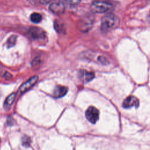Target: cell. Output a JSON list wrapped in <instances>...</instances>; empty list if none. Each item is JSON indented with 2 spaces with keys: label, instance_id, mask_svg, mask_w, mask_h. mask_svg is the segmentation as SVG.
Wrapping results in <instances>:
<instances>
[{
  "label": "cell",
  "instance_id": "6da1fadb",
  "mask_svg": "<svg viewBox=\"0 0 150 150\" xmlns=\"http://www.w3.org/2000/svg\"><path fill=\"white\" fill-rule=\"evenodd\" d=\"M119 23L118 18L113 13H108L102 19L101 29L103 32L108 31L118 26Z\"/></svg>",
  "mask_w": 150,
  "mask_h": 150
},
{
  "label": "cell",
  "instance_id": "7a4b0ae2",
  "mask_svg": "<svg viewBox=\"0 0 150 150\" xmlns=\"http://www.w3.org/2000/svg\"><path fill=\"white\" fill-rule=\"evenodd\" d=\"M112 8V5L111 3L105 2V1H94L90 6V9L92 12L94 13H104L110 10Z\"/></svg>",
  "mask_w": 150,
  "mask_h": 150
},
{
  "label": "cell",
  "instance_id": "3957f363",
  "mask_svg": "<svg viewBox=\"0 0 150 150\" xmlns=\"http://www.w3.org/2000/svg\"><path fill=\"white\" fill-rule=\"evenodd\" d=\"M98 110L94 106H90L86 111V118L92 124H95L99 119Z\"/></svg>",
  "mask_w": 150,
  "mask_h": 150
},
{
  "label": "cell",
  "instance_id": "277c9868",
  "mask_svg": "<svg viewBox=\"0 0 150 150\" xmlns=\"http://www.w3.org/2000/svg\"><path fill=\"white\" fill-rule=\"evenodd\" d=\"M29 32L31 38L35 40H42L46 38L45 32L39 28L33 27L30 29Z\"/></svg>",
  "mask_w": 150,
  "mask_h": 150
},
{
  "label": "cell",
  "instance_id": "5b68a950",
  "mask_svg": "<svg viewBox=\"0 0 150 150\" xmlns=\"http://www.w3.org/2000/svg\"><path fill=\"white\" fill-rule=\"evenodd\" d=\"M38 76H34L30 78L28 81H26L25 83H23L22 86L19 87V91L21 94H22L25 93V91L29 90L31 87H32L38 81Z\"/></svg>",
  "mask_w": 150,
  "mask_h": 150
},
{
  "label": "cell",
  "instance_id": "8992f818",
  "mask_svg": "<svg viewBox=\"0 0 150 150\" xmlns=\"http://www.w3.org/2000/svg\"><path fill=\"white\" fill-rule=\"evenodd\" d=\"M139 102L138 98L134 96H129L126 97L122 102V107L125 108H129L132 107H138Z\"/></svg>",
  "mask_w": 150,
  "mask_h": 150
},
{
  "label": "cell",
  "instance_id": "52a82bcc",
  "mask_svg": "<svg viewBox=\"0 0 150 150\" xmlns=\"http://www.w3.org/2000/svg\"><path fill=\"white\" fill-rule=\"evenodd\" d=\"M49 9L52 12L57 15H60L64 12L65 6L63 2H53L50 4Z\"/></svg>",
  "mask_w": 150,
  "mask_h": 150
},
{
  "label": "cell",
  "instance_id": "ba28073f",
  "mask_svg": "<svg viewBox=\"0 0 150 150\" xmlns=\"http://www.w3.org/2000/svg\"><path fill=\"white\" fill-rule=\"evenodd\" d=\"M67 91H68L67 87L63 86L58 85L54 89L53 93V96L56 98L62 97L66 94Z\"/></svg>",
  "mask_w": 150,
  "mask_h": 150
},
{
  "label": "cell",
  "instance_id": "9c48e42d",
  "mask_svg": "<svg viewBox=\"0 0 150 150\" xmlns=\"http://www.w3.org/2000/svg\"><path fill=\"white\" fill-rule=\"evenodd\" d=\"M92 26V20L88 18H85L79 23V28L81 31H87Z\"/></svg>",
  "mask_w": 150,
  "mask_h": 150
},
{
  "label": "cell",
  "instance_id": "30bf717a",
  "mask_svg": "<svg viewBox=\"0 0 150 150\" xmlns=\"http://www.w3.org/2000/svg\"><path fill=\"white\" fill-rule=\"evenodd\" d=\"M16 97V94L15 93H11L10 95H9L5 99L4 104V107L5 109H8L13 104L15 98Z\"/></svg>",
  "mask_w": 150,
  "mask_h": 150
},
{
  "label": "cell",
  "instance_id": "8fae6325",
  "mask_svg": "<svg viewBox=\"0 0 150 150\" xmlns=\"http://www.w3.org/2000/svg\"><path fill=\"white\" fill-rule=\"evenodd\" d=\"M81 79L86 82L91 81L94 77V73L93 72H88L86 71H83L81 74Z\"/></svg>",
  "mask_w": 150,
  "mask_h": 150
},
{
  "label": "cell",
  "instance_id": "7c38bea8",
  "mask_svg": "<svg viewBox=\"0 0 150 150\" xmlns=\"http://www.w3.org/2000/svg\"><path fill=\"white\" fill-rule=\"evenodd\" d=\"M30 18V20L32 22L35 23H39L42 21V16L40 13H37V12H35V13H33L31 14Z\"/></svg>",
  "mask_w": 150,
  "mask_h": 150
},
{
  "label": "cell",
  "instance_id": "4fadbf2b",
  "mask_svg": "<svg viewBox=\"0 0 150 150\" xmlns=\"http://www.w3.org/2000/svg\"><path fill=\"white\" fill-rule=\"evenodd\" d=\"M16 39H17V36L16 35H12L11 36L9 39L7 40L6 42V46L8 48H10L11 47H13L16 42Z\"/></svg>",
  "mask_w": 150,
  "mask_h": 150
},
{
  "label": "cell",
  "instance_id": "5bb4252c",
  "mask_svg": "<svg viewBox=\"0 0 150 150\" xmlns=\"http://www.w3.org/2000/svg\"><path fill=\"white\" fill-rule=\"evenodd\" d=\"M54 28L57 32H62L63 30V26L59 21H55L54 22Z\"/></svg>",
  "mask_w": 150,
  "mask_h": 150
},
{
  "label": "cell",
  "instance_id": "9a60e30c",
  "mask_svg": "<svg viewBox=\"0 0 150 150\" xmlns=\"http://www.w3.org/2000/svg\"><path fill=\"white\" fill-rule=\"evenodd\" d=\"M64 2L66 4L70 5H77L80 4L81 0H63Z\"/></svg>",
  "mask_w": 150,
  "mask_h": 150
},
{
  "label": "cell",
  "instance_id": "2e32d148",
  "mask_svg": "<svg viewBox=\"0 0 150 150\" xmlns=\"http://www.w3.org/2000/svg\"><path fill=\"white\" fill-rule=\"evenodd\" d=\"M28 142L30 143V139L26 137L25 139H23V145H24V146H26L27 145H28Z\"/></svg>",
  "mask_w": 150,
  "mask_h": 150
},
{
  "label": "cell",
  "instance_id": "e0dca14e",
  "mask_svg": "<svg viewBox=\"0 0 150 150\" xmlns=\"http://www.w3.org/2000/svg\"><path fill=\"white\" fill-rule=\"evenodd\" d=\"M38 2L42 4H47L50 2L51 0H38Z\"/></svg>",
  "mask_w": 150,
  "mask_h": 150
}]
</instances>
